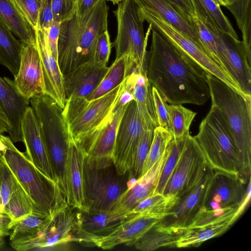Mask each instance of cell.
<instances>
[{
  "instance_id": "74e56055",
  "label": "cell",
  "mask_w": 251,
  "mask_h": 251,
  "mask_svg": "<svg viewBox=\"0 0 251 251\" xmlns=\"http://www.w3.org/2000/svg\"><path fill=\"white\" fill-rule=\"evenodd\" d=\"M187 137L181 139L173 138L170 142V152L163 166L153 194H163L165 188L177 162Z\"/></svg>"
},
{
  "instance_id": "2e32d148",
  "label": "cell",
  "mask_w": 251,
  "mask_h": 251,
  "mask_svg": "<svg viewBox=\"0 0 251 251\" xmlns=\"http://www.w3.org/2000/svg\"><path fill=\"white\" fill-rule=\"evenodd\" d=\"M68 205L51 219L47 218L36 235L20 247L19 251L47 249L70 242H76L75 211Z\"/></svg>"
},
{
  "instance_id": "f546056e",
  "label": "cell",
  "mask_w": 251,
  "mask_h": 251,
  "mask_svg": "<svg viewBox=\"0 0 251 251\" xmlns=\"http://www.w3.org/2000/svg\"><path fill=\"white\" fill-rule=\"evenodd\" d=\"M0 18L22 44L36 43L35 30L12 0H0Z\"/></svg>"
},
{
  "instance_id": "60d3db41",
  "label": "cell",
  "mask_w": 251,
  "mask_h": 251,
  "mask_svg": "<svg viewBox=\"0 0 251 251\" xmlns=\"http://www.w3.org/2000/svg\"><path fill=\"white\" fill-rule=\"evenodd\" d=\"M22 186L16 176L0 156V204L4 208L11 195Z\"/></svg>"
},
{
  "instance_id": "603a6c76",
  "label": "cell",
  "mask_w": 251,
  "mask_h": 251,
  "mask_svg": "<svg viewBox=\"0 0 251 251\" xmlns=\"http://www.w3.org/2000/svg\"><path fill=\"white\" fill-rule=\"evenodd\" d=\"M29 104V100L19 93L13 80L0 76V107L9 121L8 133L13 143L23 142L21 121Z\"/></svg>"
},
{
  "instance_id": "ab89813d",
  "label": "cell",
  "mask_w": 251,
  "mask_h": 251,
  "mask_svg": "<svg viewBox=\"0 0 251 251\" xmlns=\"http://www.w3.org/2000/svg\"><path fill=\"white\" fill-rule=\"evenodd\" d=\"M173 138L171 133L163 127L158 126L153 130L152 142L144 165L142 176L159 159Z\"/></svg>"
},
{
  "instance_id": "d590c367",
  "label": "cell",
  "mask_w": 251,
  "mask_h": 251,
  "mask_svg": "<svg viewBox=\"0 0 251 251\" xmlns=\"http://www.w3.org/2000/svg\"><path fill=\"white\" fill-rule=\"evenodd\" d=\"M4 213L13 222L33 213L43 214L36 208L22 186L11 195L4 208Z\"/></svg>"
},
{
  "instance_id": "6da1fadb",
  "label": "cell",
  "mask_w": 251,
  "mask_h": 251,
  "mask_svg": "<svg viewBox=\"0 0 251 251\" xmlns=\"http://www.w3.org/2000/svg\"><path fill=\"white\" fill-rule=\"evenodd\" d=\"M147 77L170 104L201 105L210 98L207 73L152 27Z\"/></svg>"
},
{
  "instance_id": "7dc6e473",
  "label": "cell",
  "mask_w": 251,
  "mask_h": 251,
  "mask_svg": "<svg viewBox=\"0 0 251 251\" xmlns=\"http://www.w3.org/2000/svg\"><path fill=\"white\" fill-rule=\"evenodd\" d=\"M78 0H51L54 21L61 22L76 12Z\"/></svg>"
},
{
  "instance_id": "9a60e30c",
  "label": "cell",
  "mask_w": 251,
  "mask_h": 251,
  "mask_svg": "<svg viewBox=\"0 0 251 251\" xmlns=\"http://www.w3.org/2000/svg\"><path fill=\"white\" fill-rule=\"evenodd\" d=\"M213 174V170L208 164L199 178L178 197L177 202L159 222L181 228L188 226L202 207Z\"/></svg>"
},
{
  "instance_id": "7402d4cb",
  "label": "cell",
  "mask_w": 251,
  "mask_h": 251,
  "mask_svg": "<svg viewBox=\"0 0 251 251\" xmlns=\"http://www.w3.org/2000/svg\"><path fill=\"white\" fill-rule=\"evenodd\" d=\"M162 218L132 213L109 234L98 239L95 246L110 250L125 244L133 246Z\"/></svg>"
},
{
  "instance_id": "db71d44e",
  "label": "cell",
  "mask_w": 251,
  "mask_h": 251,
  "mask_svg": "<svg viewBox=\"0 0 251 251\" xmlns=\"http://www.w3.org/2000/svg\"><path fill=\"white\" fill-rule=\"evenodd\" d=\"M10 128L9 121L0 107V135L8 132Z\"/></svg>"
},
{
  "instance_id": "9f6ffc18",
  "label": "cell",
  "mask_w": 251,
  "mask_h": 251,
  "mask_svg": "<svg viewBox=\"0 0 251 251\" xmlns=\"http://www.w3.org/2000/svg\"><path fill=\"white\" fill-rule=\"evenodd\" d=\"M226 7L227 5L231 4L233 2V0H222Z\"/></svg>"
},
{
  "instance_id": "5b68a950",
  "label": "cell",
  "mask_w": 251,
  "mask_h": 251,
  "mask_svg": "<svg viewBox=\"0 0 251 251\" xmlns=\"http://www.w3.org/2000/svg\"><path fill=\"white\" fill-rule=\"evenodd\" d=\"M124 88V81L108 93L95 100H88L81 97L66 99L62 114L68 132L76 144L107 123Z\"/></svg>"
},
{
  "instance_id": "cb8c5ba5",
  "label": "cell",
  "mask_w": 251,
  "mask_h": 251,
  "mask_svg": "<svg viewBox=\"0 0 251 251\" xmlns=\"http://www.w3.org/2000/svg\"><path fill=\"white\" fill-rule=\"evenodd\" d=\"M108 69L107 65L88 62L63 75L66 100L71 97L86 98L98 87Z\"/></svg>"
},
{
  "instance_id": "52a82bcc",
  "label": "cell",
  "mask_w": 251,
  "mask_h": 251,
  "mask_svg": "<svg viewBox=\"0 0 251 251\" xmlns=\"http://www.w3.org/2000/svg\"><path fill=\"white\" fill-rule=\"evenodd\" d=\"M114 12L118 25L117 37L112 44L116 50V58L126 55L135 69L147 73V47L152 29L151 24H149L145 35V21L133 0L120 2Z\"/></svg>"
},
{
  "instance_id": "816d5d0a",
  "label": "cell",
  "mask_w": 251,
  "mask_h": 251,
  "mask_svg": "<svg viewBox=\"0 0 251 251\" xmlns=\"http://www.w3.org/2000/svg\"><path fill=\"white\" fill-rule=\"evenodd\" d=\"M13 221L6 214L0 213V234L3 236L9 235Z\"/></svg>"
},
{
  "instance_id": "f35d334b",
  "label": "cell",
  "mask_w": 251,
  "mask_h": 251,
  "mask_svg": "<svg viewBox=\"0 0 251 251\" xmlns=\"http://www.w3.org/2000/svg\"><path fill=\"white\" fill-rule=\"evenodd\" d=\"M154 130V129H153ZM153 129H146L142 134L134 151L129 178L135 180L141 176L153 136Z\"/></svg>"
},
{
  "instance_id": "b9f144b4",
  "label": "cell",
  "mask_w": 251,
  "mask_h": 251,
  "mask_svg": "<svg viewBox=\"0 0 251 251\" xmlns=\"http://www.w3.org/2000/svg\"><path fill=\"white\" fill-rule=\"evenodd\" d=\"M191 22L201 40L206 53L223 70L213 33L198 16L193 17L191 19Z\"/></svg>"
},
{
  "instance_id": "ee69618b",
  "label": "cell",
  "mask_w": 251,
  "mask_h": 251,
  "mask_svg": "<svg viewBox=\"0 0 251 251\" xmlns=\"http://www.w3.org/2000/svg\"><path fill=\"white\" fill-rule=\"evenodd\" d=\"M112 44L108 29L98 38L90 62L102 65H107L111 53Z\"/></svg>"
},
{
  "instance_id": "7bdbcfd3",
  "label": "cell",
  "mask_w": 251,
  "mask_h": 251,
  "mask_svg": "<svg viewBox=\"0 0 251 251\" xmlns=\"http://www.w3.org/2000/svg\"><path fill=\"white\" fill-rule=\"evenodd\" d=\"M251 0H233L226 7L234 17L242 33L251 29Z\"/></svg>"
},
{
  "instance_id": "bcb514c9",
  "label": "cell",
  "mask_w": 251,
  "mask_h": 251,
  "mask_svg": "<svg viewBox=\"0 0 251 251\" xmlns=\"http://www.w3.org/2000/svg\"><path fill=\"white\" fill-rule=\"evenodd\" d=\"M152 93L158 126L163 127L171 133L169 104L163 99L157 89L152 86Z\"/></svg>"
},
{
  "instance_id": "681fc988",
  "label": "cell",
  "mask_w": 251,
  "mask_h": 251,
  "mask_svg": "<svg viewBox=\"0 0 251 251\" xmlns=\"http://www.w3.org/2000/svg\"><path fill=\"white\" fill-rule=\"evenodd\" d=\"M60 22L53 21L47 31L49 46L54 57L58 61V41L59 35Z\"/></svg>"
},
{
  "instance_id": "680465c9",
  "label": "cell",
  "mask_w": 251,
  "mask_h": 251,
  "mask_svg": "<svg viewBox=\"0 0 251 251\" xmlns=\"http://www.w3.org/2000/svg\"><path fill=\"white\" fill-rule=\"evenodd\" d=\"M107 1H111L113 3V4H118L120 2L124 0H106Z\"/></svg>"
},
{
  "instance_id": "8992f818",
  "label": "cell",
  "mask_w": 251,
  "mask_h": 251,
  "mask_svg": "<svg viewBox=\"0 0 251 251\" xmlns=\"http://www.w3.org/2000/svg\"><path fill=\"white\" fill-rule=\"evenodd\" d=\"M194 137L214 172L238 176L235 145L224 117L215 107L211 106Z\"/></svg>"
},
{
  "instance_id": "277c9868",
  "label": "cell",
  "mask_w": 251,
  "mask_h": 251,
  "mask_svg": "<svg viewBox=\"0 0 251 251\" xmlns=\"http://www.w3.org/2000/svg\"><path fill=\"white\" fill-rule=\"evenodd\" d=\"M0 139L6 146L2 156L38 210L51 219L67 207L69 205L59 185L20 151L10 137L0 134Z\"/></svg>"
},
{
  "instance_id": "4dcf8cb0",
  "label": "cell",
  "mask_w": 251,
  "mask_h": 251,
  "mask_svg": "<svg viewBox=\"0 0 251 251\" xmlns=\"http://www.w3.org/2000/svg\"><path fill=\"white\" fill-rule=\"evenodd\" d=\"M22 43L0 18V64L14 77L18 73Z\"/></svg>"
},
{
  "instance_id": "5bb4252c",
  "label": "cell",
  "mask_w": 251,
  "mask_h": 251,
  "mask_svg": "<svg viewBox=\"0 0 251 251\" xmlns=\"http://www.w3.org/2000/svg\"><path fill=\"white\" fill-rule=\"evenodd\" d=\"M128 103L114 111L106 123L88 138L77 144L83 151L90 166L100 169L113 165V156L117 133Z\"/></svg>"
},
{
  "instance_id": "f5cc1de1",
  "label": "cell",
  "mask_w": 251,
  "mask_h": 251,
  "mask_svg": "<svg viewBox=\"0 0 251 251\" xmlns=\"http://www.w3.org/2000/svg\"><path fill=\"white\" fill-rule=\"evenodd\" d=\"M99 0H78L76 13L83 16Z\"/></svg>"
},
{
  "instance_id": "8d00e7d4",
  "label": "cell",
  "mask_w": 251,
  "mask_h": 251,
  "mask_svg": "<svg viewBox=\"0 0 251 251\" xmlns=\"http://www.w3.org/2000/svg\"><path fill=\"white\" fill-rule=\"evenodd\" d=\"M171 131L174 139H181L190 135L189 129L197 113L181 104H169Z\"/></svg>"
},
{
  "instance_id": "d6986e66",
  "label": "cell",
  "mask_w": 251,
  "mask_h": 251,
  "mask_svg": "<svg viewBox=\"0 0 251 251\" xmlns=\"http://www.w3.org/2000/svg\"><path fill=\"white\" fill-rule=\"evenodd\" d=\"M34 30L43 73L45 94L50 97L63 109L66 102L63 75L50 50L46 30L39 26Z\"/></svg>"
},
{
  "instance_id": "94428289",
  "label": "cell",
  "mask_w": 251,
  "mask_h": 251,
  "mask_svg": "<svg viewBox=\"0 0 251 251\" xmlns=\"http://www.w3.org/2000/svg\"><path fill=\"white\" fill-rule=\"evenodd\" d=\"M0 213H4V208L0 204Z\"/></svg>"
},
{
  "instance_id": "30bf717a",
  "label": "cell",
  "mask_w": 251,
  "mask_h": 251,
  "mask_svg": "<svg viewBox=\"0 0 251 251\" xmlns=\"http://www.w3.org/2000/svg\"><path fill=\"white\" fill-rule=\"evenodd\" d=\"M203 22L214 35L223 70L247 96L251 97V59L243 42Z\"/></svg>"
},
{
  "instance_id": "83f0119b",
  "label": "cell",
  "mask_w": 251,
  "mask_h": 251,
  "mask_svg": "<svg viewBox=\"0 0 251 251\" xmlns=\"http://www.w3.org/2000/svg\"><path fill=\"white\" fill-rule=\"evenodd\" d=\"M133 0L138 7L149 9L155 12L166 22L191 39L204 50L203 46L191 22L175 8L167 0Z\"/></svg>"
},
{
  "instance_id": "11a10c76",
  "label": "cell",
  "mask_w": 251,
  "mask_h": 251,
  "mask_svg": "<svg viewBox=\"0 0 251 251\" xmlns=\"http://www.w3.org/2000/svg\"><path fill=\"white\" fill-rule=\"evenodd\" d=\"M6 146L0 139V156L1 155L2 152L5 150Z\"/></svg>"
},
{
  "instance_id": "8fae6325",
  "label": "cell",
  "mask_w": 251,
  "mask_h": 251,
  "mask_svg": "<svg viewBox=\"0 0 251 251\" xmlns=\"http://www.w3.org/2000/svg\"><path fill=\"white\" fill-rule=\"evenodd\" d=\"M246 184L237 176L214 172L200 211L225 213L248 203L251 198V180L247 188Z\"/></svg>"
},
{
  "instance_id": "4fadbf2b",
  "label": "cell",
  "mask_w": 251,
  "mask_h": 251,
  "mask_svg": "<svg viewBox=\"0 0 251 251\" xmlns=\"http://www.w3.org/2000/svg\"><path fill=\"white\" fill-rule=\"evenodd\" d=\"M208 165L197 142L190 134L186 138L175 168L163 192L179 197L201 176Z\"/></svg>"
},
{
  "instance_id": "f6af8a7d",
  "label": "cell",
  "mask_w": 251,
  "mask_h": 251,
  "mask_svg": "<svg viewBox=\"0 0 251 251\" xmlns=\"http://www.w3.org/2000/svg\"><path fill=\"white\" fill-rule=\"evenodd\" d=\"M21 13L34 29L38 25L41 0H12Z\"/></svg>"
},
{
  "instance_id": "836d02e7",
  "label": "cell",
  "mask_w": 251,
  "mask_h": 251,
  "mask_svg": "<svg viewBox=\"0 0 251 251\" xmlns=\"http://www.w3.org/2000/svg\"><path fill=\"white\" fill-rule=\"evenodd\" d=\"M129 74L127 56L116 58L98 87L86 99L91 100L105 95L122 83Z\"/></svg>"
},
{
  "instance_id": "91938a15",
  "label": "cell",
  "mask_w": 251,
  "mask_h": 251,
  "mask_svg": "<svg viewBox=\"0 0 251 251\" xmlns=\"http://www.w3.org/2000/svg\"><path fill=\"white\" fill-rule=\"evenodd\" d=\"M3 236L0 234V248L3 245Z\"/></svg>"
},
{
  "instance_id": "c3c4849f",
  "label": "cell",
  "mask_w": 251,
  "mask_h": 251,
  "mask_svg": "<svg viewBox=\"0 0 251 251\" xmlns=\"http://www.w3.org/2000/svg\"><path fill=\"white\" fill-rule=\"evenodd\" d=\"M53 21L51 0H41L38 26L43 29H47Z\"/></svg>"
},
{
  "instance_id": "ac0fdd59",
  "label": "cell",
  "mask_w": 251,
  "mask_h": 251,
  "mask_svg": "<svg viewBox=\"0 0 251 251\" xmlns=\"http://www.w3.org/2000/svg\"><path fill=\"white\" fill-rule=\"evenodd\" d=\"M21 131L26 156L47 177L58 184L37 120L30 106L22 117Z\"/></svg>"
},
{
  "instance_id": "f907efd6",
  "label": "cell",
  "mask_w": 251,
  "mask_h": 251,
  "mask_svg": "<svg viewBox=\"0 0 251 251\" xmlns=\"http://www.w3.org/2000/svg\"><path fill=\"white\" fill-rule=\"evenodd\" d=\"M178 11L191 22L196 13L191 0H167Z\"/></svg>"
},
{
  "instance_id": "e0dca14e",
  "label": "cell",
  "mask_w": 251,
  "mask_h": 251,
  "mask_svg": "<svg viewBox=\"0 0 251 251\" xmlns=\"http://www.w3.org/2000/svg\"><path fill=\"white\" fill-rule=\"evenodd\" d=\"M75 209L76 242L89 247H94L98 239L110 233L132 214H123L114 210Z\"/></svg>"
},
{
  "instance_id": "1f68e13d",
  "label": "cell",
  "mask_w": 251,
  "mask_h": 251,
  "mask_svg": "<svg viewBox=\"0 0 251 251\" xmlns=\"http://www.w3.org/2000/svg\"><path fill=\"white\" fill-rule=\"evenodd\" d=\"M47 218L44 214L33 213L13 222L10 234V244L17 251L30 241L40 231Z\"/></svg>"
},
{
  "instance_id": "4316f807",
  "label": "cell",
  "mask_w": 251,
  "mask_h": 251,
  "mask_svg": "<svg viewBox=\"0 0 251 251\" xmlns=\"http://www.w3.org/2000/svg\"><path fill=\"white\" fill-rule=\"evenodd\" d=\"M69 135L67 172L70 192L69 205L80 210H85L83 176L85 154Z\"/></svg>"
},
{
  "instance_id": "7c38bea8",
  "label": "cell",
  "mask_w": 251,
  "mask_h": 251,
  "mask_svg": "<svg viewBox=\"0 0 251 251\" xmlns=\"http://www.w3.org/2000/svg\"><path fill=\"white\" fill-rule=\"evenodd\" d=\"M146 129H150L136 102L134 100L130 101L119 125L113 156V165L119 175L123 176L130 170L134 151Z\"/></svg>"
},
{
  "instance_id": "ba28073f",
  "label": "cell",
  "mask_w": 251,
  "mask_h": 251,
  "mask_svg": "<svg viewBox=\"0 0 251 251\" xmlns=\"http://www.w3.org/2000/svg\"><path fill=\"white\" fill-rule=\"evenodd\" d=\"M138 9L144 21L151 24L152 27L173 46L197 63L207 74L217 77L236 92L248 97L232 78L193 40L171 25L155 12L147 8Z\"/></svg>"
},
{
  "instance_id": "3957f363",
  "label": "cell",
  "mask_w": 251,
  "mask_h": 251,
  "mask_svg": "<svg viewBox=\"0 0 251 251\" xmlns=\"http://www.w3.org/2000/svg\"><path fill=\"white\" fill-rule=\"evenodd\" d=\"M207 80L211 106L222 115L235 145L238 176L247 183L251 172V97L236 92L211 75L207 74Z\"/></svg>"
},
{
  "instance_id": "7a4b0ae2",
  "label": "cell",
  "mask_w": 251,
  "mask_h": 251,
  "mask_svg": "<svg viewBox=\"0 0 251 251\" xmlns=\"http://www.w3.org/2000/svg\"><path fill=\"white\" fill-rule=\"evenodd\" d=\"M108 6L99 0L87 13H76L60 22L58 41V63L63 75L92 58L99 36L108 27Z\"/></svg>"
},
{
  "instance_id": "9c48e42d",
  "label": "cell",
  "mask_w": 251,
  "mask_h": 251,
  "mask_svg": "<svg viewBox=\"0 0 251 251\" xmlns=\"http://www.w3.org/2000/svg\"><path fill=\"white\" fill-rule=\"evenodd\" d=\"M114 166L95 168L85 157L83 164V198L85 210L110 211L126 189Z\"/></svg>"
},
{
  "instance_id": "f1b7e54d",
  "label": "cell",
  "mask_w": 251,
  "mask_h": 251,
  "mask_svg": "<svg viewBox=\"0 0 251 251\" xmlns=\"http://www.w3.org/2000/svg\"><path fill=\"white\" fill-rule=\"evenodd\" d=\"M185 229L165 225L159 222L134 246L142 251H151L162 247H176L178 240Z\"/></svg>"
},
{
  "instance_id": "e575fe53",
  "label": "cell",
  "mask_w": 251,
  "mask_h": 251,
  "mask_svg": "<svg viewBox=\"0 0 251 251\" xmlns=\"http://www.w3.org/2000/svg\"><path fill=\"white\" fill-rule=\"evenodd\" d=\"M178 199L179 197L177 196L154 194L139 202L131 211V213L158 217L162 219Z\"/></svg>"
},
{
  "instance_id": "d6a6232c",
  "label": "cell",
  "mask_w": 251,
  "mask_h": 251,
  "mask_svg": "<svg viewBox=\"0 0 251 251\" xmlns=\"http://www.w3.org/2000/svg\"><path fill=\"white\" fill-rule=\"evenodd\" d=\"M197 16L220 31L238 39L237 33L219 6L214 0H191Z\"/></svg>"
},
{
  "instance_id": "d4e9b609",
  "label": "cell",
  "mask_w": 251,
  "mask_h": 251,
  "mask_svg": "<svg viewBox=\"0 0 251 251\" xmlns=\"http://www.w3.org/2000/svg\"><path fill=\"white\" fill-rule=\"evenodd\" d=\"M247 204L243 203L211 223L186 228L178 240L176 247H197L205 241L223 234L240 216Z\"/></svg>"
},
{
  "instance_id": "ffe728a7",
  "label": "cell",
  "mask_w": 251,
  "mask_h": 251,
  "mask_svg": "<svg viewBox=\"0 0 251 251\" xmlns=\"http://www.w3.org/2000/svg\"><path fill=\"white\" fill-rule=\"evenodd\" d=\"M22 44L19 68L13 81L19 93L29 100L45 94L43 76L36 44Z\"/></svg>"
},
{
  "instance_id": "484cf974",
  "label": "cell",
  "mask_w": 251,
  "mask_h": 251,
  "mask_svg": "<svg viewBox=\"0 0 251 251\" xmlns=\"http://www.w3.org/2000/svg\"><path fill=\"white\" fill-rule=\"evenodd\" d=\"M124 89L133 96L148 128L158 126L152 93V85L147 73L134 70L124 80Z\"/></svg>"
},
{
  "instance_id": "44dd1931",
  "label": "cell",
  "mask_w": 251,
  "mask_h": 251,
  "mask_svg": "<svg viewBox=\"0 0 251 251\" xmlns=\"http://www.w3.org/2000/svg\"><path fill=\"white\" fill-rule=\"evenodd\" d=\"M170 152L169 143L165 151L153 166L120 196L112 210L130 214L141 201L153 194L161 171Z\"/></svg>"
},
{
  "instance_id": "6f0895ef",
  "label": "cell",
  "mask_w": 251,
  "mask_h": 251,
  "mask_svg": "<svg viewBox=\"0 0 251 251\" xmlns=\"http://www.w3.org/2000/svg\"><path fill=\"white\" fill-rule=\"evenodd\" d=\"M219 6H225V4L222 0H214Z\"/></svg>"
}]
</instances>
